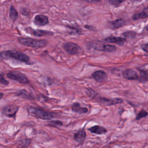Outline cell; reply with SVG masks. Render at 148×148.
<instances>
[{
  "label": "cell",
  "instance_id": "7a4b0ae2",
  "mask_svg": "<svg viewBox=\"0 0 148 148\" xmlns=\"http://www.w3.org/2000/svg\"><path fill=\"white\" fill-rule=\"evenodd\" d=\"M17 40L21 45L35 49L45 47L48 43L45 39H36L28 37H18Z\"/></svg>",
  "mask_w": 148,
  "mask_h": 148
},
{
  "label": "cell",
  "instance_id": "ffe728a7",
  "mask_svg": "<svg viewBox=\"0 0 148 148\" xmlns=\"http://www.w3.org/2000/svg\"><path fill=\"white\" fill-rule=\"evenodd\" d=\"M18 16V14L17 11L14 8V7L12 5L10 7V9H9V16H10V18L13 21H14L17 18Z\"/></svg>",
  "mask_w": 148,
  "mask_h": 148
},
{
  "label": "cell",
  "instance_id": "83f0119b",
  "mask_svg": "<svg viewBox=\"0 0 148 148\" xmlns=\"http://www.w3.org/2000/svg\"><path fill=\"white\" fill-rule=\"evenodd\" d=\"M3 96V93H2V92H0V100L2 98Z\"/></svg>",
  "mask_w": 148,
  "mask_h": 148
},
{
  "label": "cell",
  "instance_id": "f546056e",
  "mask_svg": "<svg viewBox=\"0 0 148 148\" xmlns=\"http://www.w3.org/2000/svg\"><path fill=\"white\" fill-rule=\"evenodd\" d=\"M146 29L148 31V25H147V26L146 27Z\"/></svg>",
  "mask_w": 148,
  "mask_h": 148
},
{
  "label": "cell",
  "instance_id": "5bb4252c",
  "mask_svg": "<svg viewBox=\"0 0 148 148\" xmlns=\"http://www.w3.org/2000/svg\"><path fill=\"white\" fill-rule=\"evenodd\" d=\"M105 40L108 43H116L119 45H122L125 42V39L120 36H109L105 39Z\"/></svg>",
  "mask_w": 148,
  "mask_h": 148
},
{
  "label": "cell",
  "instance_id": "4316f807",
  "mask_svg": "<svg viewBox=\"0 0 148 148\" xmlns=\"http://www.w3.org/2000/svg\"><path fill=\"white\" fill-rule=\"evenodd\" d=\"M142 49L146 53H148V43L143 44L141 46Z\"/></svg>",
  "mask_w": 148,
  "mask_h": 148
},
{
  "label": "cell",
  "instance_id": "cb8c5ba5",
  "mask_svg": "<svg viewBox=\"0 0 148 148\" xmlns=\"http://www.w3.org/2000/svg\"><path fill=\"white\" fill-rule=\"evenodd\" d=\"M0 84H2L4 86H7L9 84V82L5 79L3 73L0 74Z\"/></svg>",
  "mask_w": 148,
  "mask_h": 148
},
{
  "label": "cell",
  "instance_id": "603a6c76",
  "mask_svg": "<svg viewBox=\"0 0 148 148\" xmlns=\"http://www.w3.org/2000/svg\"><path fill=\"white\" fill-rule=\"evenodd\" d=\"M147 114H148V113H147L146 110L142 109V110H141L139 112V113L138 114L136 119L138 120H140V119H142V118H143V117H146Z\"/></svg>",
  "mask_w": 148,
  "mask_h": 148
},
{
  "label": "cell",
  "instance_id": "52a82bcc",
  "mask_svg": "<svg viewBox=\"0 0 148 148\" xmlns=\"http://www.w3.org/2000/svg\"><path fill=\"white\" fill-rule=\"evenodd\" d=\"M19 106L16 105H6L2 108V113L7 117L15 118Z\"/></svg>",
  "mask_w": 148,
  "mask_h": 148
},
{
  "label": "cell",
  "instance_id": "5b68a950",
  "mask_svg": "<svg viewBox=\"0 0 148 148\" xmlns=\"http://www.w3.org/2000/svg\"><path fill=\"white\" fill-rule=\"evenodd\" d=\"M6 76L8 78L14 80L20 83L27 84L29 83V80L27 76L19 71H9L7 73Z\"/></svg>",
  "mask_w": 148,
  "mask_h": 148
},
{
  "label": "cell",
  "instance_id": "6da1fadb",
  "mask_svg": "<svg viewBox=\"0 0 148 148\" xmlns=\"http://www.w3.org/2000/svg\"><path fill=\"white\" fill-rule=\"evenodd\" d=\"M14 59L16 60L30 64V58L25 54L17 50H10L0 52V60L2 59Z\"/></svg>",
  "mask_w": 148,
  "mask_h": 148
},
{
  "label": "cell",
  "instance_id": "277c9868",
  "mask_svg": "<svg viewBox=\"0 0 148 148\" xmlns=\"http://www.w3.org/2000/svg\"><path fill=\"white\" fill-rule=\"evenodd\" d=\"M27 110L31 115L42 120H51L56 117L54 113L39 108L29 106L28 107Z\"/></svg>",
  "mask_w": 148,
  "mask_h": 148
},
{
  "label": "cell",
  "instance_id": "3957f363",
  "mask_svg": "<svg viewBox=\"0 0 148 148\" xmlns=\"http://www.w3.org/2000/svg\"><path fill=\"white\" fill-rule=\"evenodd\" d=\"M87 48L98 51L106 52H113L116 50V47L112 45L105 44L99 41H91L86 43Z\"/></svg>",
  "mask_w": 148,
  "mask_h": 148
},
{
  "label": "cell",
  "instance_id": "f1b7e54d",
  "mask_svg": "<svg viewBox=\"0 0 148 148\" xmlns=\"http://www.w3.org/2000/svg\"><path fill=\"white\" fill-rule=\"evenodd\" d=\"M92 1H94V2H98V1H101V0H92Z\"/></svg>",
  "mask_w": 148,
  "mask_h": 148
},
{
  "label": "cell",
  "instance_id": "484cf974",
  "mask_svg": "<svg viewBox=\"0 0 148 148\" xmlns=\"http://www.w3.org/2000/svg\"><path fill=\"white\" fill-rule=\"evenodd\" d=\"M123 35H124L125 36L127 37V38H130V36L131 37H134L135 35V33L132 32V31H130V32H126L125 33L123 34Z\"/></svg>",
  "mask_w": 148,
  "mask_h": 148
},
{
  "label": "cell",
  "instance_id": "e0dca14e",
  "mask_svg": "<svg viewBox=\"0 0 148 148\" xmlns=\"http://www.w3.org/2000/svg\"><path fill=\"white\" fill-rule=\"evenodd\" d=\"M88 131L91 133L97 134V135L104 134L107 132V130L105 128L100 125H97L89 128Z\"/></svg>",
  "mask_w": 148,
  "mask_h": 148
},
{
  "label": "cell",
  "instance_id": "4fadbf2b",
  "mask_svg": "<svg viewBox=\"0 0 148 148\" xmlns=\"http://www.w3.org/2000/svg\"><path fill=\"white\" fill-rule=\"evenodd\" d=\"M99 101L106 106H110L123 102V100L120 98H116L114 99H108L106 98H99Z\"/></svg>",
  "mask_w": 148,
  "mask_h": 148
},
{
  "label": "cell",
  "instance_id": "44dd1931",
  "mask_svg": "<svg viewBox=\"0 0 148 148\" xmlns=\"http://www.w3.org/2000/svg\"><path fill=\"white\" fill-rule=\"evenodd\" d=\"M139 72V79L140 81H147L148 80V72L145 71L138 69Z\"/></svg>",
  "mask_w": 148,
  "mask_h": 148
},
{
  "label": "cell",
  "instance_id": "7402d4cb",
  "mask_svg": "<svg viewBox=\"0 0 148 148\" xmlns=\"http://www.w3.org/2000/svg\"><path fill=\"white\" fill-rule=\"evenodd\" d=\"M47 125L54 127H58L60 126H62V123L59 120H51L50 122H49Z\"/></svg>",
  "mask_w": 148,
  "mask_h": 148
},
{
  "label": "cell",
  "instance_id": "7c38bea8",
  "mask_svg": "<svg viewBox=\"0 0 148 148\" xmlns=\"http://www.w3.org/2000/svg\"><path fill=\"white\" fill-rule=\"evenodd\" d=\"M15 95L17 97H19L25 99L34 100L35 99V97L33 95V94L25 89H21L16 91L15 92Z\"/></svg>",
  "mask_w": 148,
  "mask_h": 148
},
{
  "label": "cell",
  "instance_id": "8fae6325",
  "mask_svg": "<svg viewBox=\"0 0 148 148\" xmlns=\"http://www.w3.org/2000/svg\"><path fill=\"white\" fill-rule=\"evenodd\" d=\"M92 77L97 82L102 83L107 79V75L103 71H97L92 73Z\"/></svg>",
  "mask_w": 148,
  "mask_h": 148
},
{
  "label": "cell",
  "instance_id": "d6986e66",
  "mask_svg": "<svg viewBox=\"0 0 148 148\" xmlns=\"http://www.w3.org/2000/svg\"><path fill=\"white\" fill-rule=\"evenodd\" d=\"M125 22L123 19L120 18V19H117L114 21H111L110 25L113 28H119L120 27H123L125 24Z\"/></svg>",
  "mask_w": 148,
  "mask_h": 148
},
{
  "label": "cell",
  "instance_id": "2e32d148",
  "mask_svg": "<svg viewBox=\"0 0 148 148\" xmlns=\"http://www.w3.org/2000/svg\"><path fill=\"white\" fill-rule=\"evenodd\" d=\"M86 137V133L85 131L83 129H82L78 131L76 133H75L73 138L75 141H76L78 143H82L84 141Z\"/></svg>",
  "mask_w": 148,
  "mask_h": 148
},
{
  "label": "cell",
  "instance_id": "30bf717a",
  "mask_svg": "<svg viewBox=\"0 0 148 148\" xmlns=\"http://www.w3.org/2000/svg\"><path fill=\"white\" fill-rule=\"evenodd\" d=\"M49 21L48 17L46 16L43 14L36 15L34 20V23H35V24L38 26L46 25L49 23Z\"/></svg>",
  "mask_w": 148,
  "mask_h": 148
},
{
  "label": "cell",
  "instance_id": "9a60e30c",
  "mask_svg": "<svg viewBox=\"0 0 148 148\" xmlns=\"http://www.w3.org/2000/svg\"><path fill=\"white\" fill-rule=\"evenodd\" d=\"M72 110L79 114H83L88 112V109L86 107H82L78 102L73 103L71 106Z\"/></svg>",
  "mask_w": 148,
  "mask_h": 148
},
{
  "label": "cell",
  "instance_id": "d4e9b609",
  "mask_svg": "<svg viewBox=\"0 0 148 148\" xmlns=\"http://www.w3.org/2000/svg\"><path fill=\"white\" fill-rule=\"evenodd\" d=\"M108 1L110 4L117 6L120 5L124 0H108Z\"/></svg>",
  "mask_w": 148,
  "mask_h": 148
},
{
  "label": "cell",
  "instance_id": "ac0fdd59",
  "mask_svg": "<svg viewBox=\"0 0 148 148\" xmlns=\"http://www.w3.org/2000/svg\"><path fill=\"white\" fill-rule=\"evenodd\" d=\"M148 17V8H145L141 12L136 13L133 15L132 18L134 20L145 18Z\"/></svg>",
  "mask_w": 148,
  "mask_h": 148
},
{
  "label": "cell",
  "instance_id": "ba28073f",
  "mask_svg": "<svg viewBox=\"0 0 148 148\" xmlns=\"http://www.w3.org/2000/svg\"><path fill=\"white\" fill-rule=\"evenodd\" d=\"M26 31L35 36H43L47 35H53V33L50 31H45V30H41V29H34L31 27H27L25 28Z\"/></svg>",
  "mask_w": 148,
  "mask_h": 148
},
{
  "label": "cell",
  "instance_id": "8992f818",
  "mask_svg": "<svg viewBox=\"0 0 148 148\" xmlns=\"http://www.w3.org/2000/svg\"><path fill=\"white\" fill-rule=\"evenodd\" d=\"M64 50L70 55H76L80 53L82 51L81 47L74 42H66L63 46Z\"/></svg>",
  "mask_w": 148,
  "mask_h": 148
},
{
  "label": "cell",
  "instance_id": "9c48e42d",
  "mask_svg": "<svg viewBox=\"0 0 148 148\" xmlns=\"http://www.w3.org/2000/svg\"><path fill=\"white\" fill-rule=\"evenodd\" d=\"M123 77L128 80H139V76L138 73L134 69H127L123 73Z\"/></svg>",
  "mask_w": 148,
  "mask_h": 148
}]
</instances>
